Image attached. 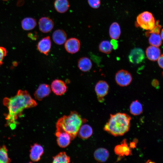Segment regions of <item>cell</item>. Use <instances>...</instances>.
Wrapping results in <instances>:
<instances>
[{"label": "cell", "mask_w": 163, "mask_h": 163, "mask_svg": "<svg viewBox=\"0 0 163 163\" xmlns=\"http://www.w3.org/2000/svg\"><path fill=\"white\" fill-rule=\"evenodd\" d=\"M113 46L110 42L107 40L101 41L99 45V50L102 53L109 54L112 51Z\"/></svg>", "instance_id": "26"}, {"label": "cell", "mask_w": 163, "mask_h": 163, "mask_svg": "<svg viewBox=\"0 0 163 163\" xmlns=\"http://www.w3.org/2000/svg\"><path fill=\"white\" fill-rule=\"evenodd\" d=\"M115 153L120 157L128 156L131 154L130 149L128 147L126 139H124L120 145L116 146L114 148Z\"/></svg>", "instance_id": "16"}, {"label": "cell", "mask_w": 163, "mask_h": 163, "mask_svg": "<svg viewBox=\"0 0 163 163\" xmlns=\"http://www.w3.org/2000/svg\"><path fill=\"white\" fill-rule=\"evenodd\" d=\"M3 0V1H8V0Z\"/></svg>", "instance_id": "36"}, {"label": "cell", "mask_w": 163, "mask_h": 163, "mask_svg": "<svg viewBox=\"0 0 163 163\" xmlns=\"http://www.w3.org/2000/svg\"><path fill=\"white\" fill-rule=\"evenodd\" d=\"M109 88L108 84L104 81L100 80L97 83L94 90L99 102L104 101V98L108 94Z\"/></svg>", "instance_id": "6"}, {"label": "cell", "mask_w": 163, "mask_h": 163, "mask_svg": "<svg viewBox=\"0 0 163 163\" xmlns=\"http://www.w3.org/2000/svg\"><path fill=\"white\" fill-rule=\"evenodd\" d=\"M109 34L112 40H117L121 34V30L119 24L116 22L113 23L109 28Z\"/></svg>", "instance_id": "22"}, {"label": "cell", "mask_w": 163, "mask_h": 163, "mask_svg": "<svg viewBox=\"0 0 163 163\" xmlns=\"http://www.w3.org/2000/svg\"><path fill=\"white\" fill-rule=\"evenodd\" d=\"M92 133L93 130L91 127L88 124H85L81 126L77 134L80 138L86 139L90 137Z\"/></svg>", "instance_id": "19"}, {"label": "cell", "mask_w": 163, "mask_h": 163, "mask_svg": "<svg viewBox=\"0 0 163 163\" xmlns=\"http://www.w3.org/2000/svg\"><path fill=\"white\" fill-rule=\"evenodd\" d=\"M110 43L112 44L113 47L114 48L116 49V47H117L118 45L117 42H116V40H112L111 41Z\"/></svg>", "instance_id": "33"}, {"label": "cell", "mask_w": 163, "mask_h": 163, "mask_svg": "<svg viewBox=\"0 0 163 163\" xmlns=\"http://www.w3.org/2000/svg\"><path fill=\"white\" fill-rule=\"evenodd\" d=\"M161 37L162 39L163 40V29H162L161 31Z\"/></svg>", "instance_id": "35"}, {"label": "cell", "mask_w": 163, "mask_h": 163, "mask_svg": "<svg viewBox=\"0 0 163 163\" xmlns=\"http://www.w3.org/2000/svg\"><path fill=\"white\" fill-rule=\"evenodd\" d=\"M115 79L118 85L124 87L130 85L132 81V77L131 74L128 71L121 69L116 73Z\"/></svg>", "instance_id": "5"}, {"label": "cell", "mask_w": 163, "mask_h": 163, "mask_svg": "<svg viewBox=\"0 0 163 163\" xmlns=\"http://www.w3.org/2000/svg\"><path fill=\"white\" fill-rule=\"evenodd\" d=\"M3 102L8 110L5 119L8 124L12 129L16 127L18 117L21 114L24 109L37 105L36 102L27 91L21 90L18 91L15 96L10 98H5Z\"/></svg>", "instance_id": "1"}, {"label": "cell", "mask_w": 163, "mask_h": 163, "mask_svg": "<svg viewBox=\"0 0 163 163\" xmlns=\"http://www.w3.org/2000/svg\"><path fill=\"white\" fill-rule=\"evenodd\" d=\"M131 120L130 117L125 113L110 114L104 129L114 136L123 135L129 130Z\"/></svg>", "instance_id": "3"}, {"label": "cell", "mask_w": 163, "mask_h": 163, "mask_svg": "<svg viewBox=\"0 0 163 163\" xmlns=\"http://www.w3.org/2000/svg\"><path fill=\"white\" fill-rule=\"evenodd\" d=\"M138 26L147 30H151L155 25L154 18L152 14L148 11H144L139 14L136 18Z\"/></svg>", "instance_id": "4"}, {"label": "cell", "mask_w": 163, "mask_h": 163, "mask_svg": "<svg viewBox=\"0 0 163 163\" xmlns=\"http://www.w3.org/2000/svg\"><path fill=\"white\" fill-rule=\"evenodd\" d=\"M150 35L149 39V44L156 47L160 46L161 44V38L159 34L151 33L149 34Z\"/></svg>", "instance_id": "27"}, {"label": "cell", "mask_w": 163, "mask_h": 163, "mask_svg": "<svg viewBox=\"0 0 163 163\" xmlns=\"http://www.w3.org/2000/svg\"><path fill=\"white\" fill-rule=\"evenodd\" d=\"M157 60L159 67L163 69V54L160 55ZM162 75L163 77V71L162 72Z\"/></svg>", "instance_id": "31"}, {"label": "cell", "mask_w": 163, "mask_h": 163, "mask_svg": "<svg viewBox=\"0 0 163 163\" xmlns=\"http://www.w3.org/2000/svg\"><path fill=\"white\" fill-rule=\"evenodd\" d=\"M142 104L137 100L133 101L130 106V113L135 116L140 114L142 112Z\"/></svg>", "instance_id": "24"}, {"label": "cell", "mask_w": 163, "mask_h": 163, "mask_svg": "<svg viewBox=\"0 0 163 163\" xmlns=\"http://www.w3.org/2000/svg\"><path fill=\"white\" fill-rule=\"evenodd\" d=\"M28 37L33 40H36L37 38V35L36 33H30L28 34Z\"/></svg>", "instance_id": "32"}, {"label": "cell", "mask_w": 163, "mask_h": 163, "mask_svg": "<svg viewBox=\"0 0 163 163\" xmlns=\"http://www.w3.org/2000/svg\"><path fill=\"white\" fill-rule=\"evenodd\" d=\"M145 53L149 60L154 61L157 60L160 56L161 51L158 47L152 45L146 48Z\"/></svg>", "instance_id": "17"}, {"label": "cell", "mask_w": 163, "mask_h": 163, "mask_svg": "<svg viewBox=\"0 0 163 163\" xmlns=\"http://www.w3.org/2000/svg\"><path fill=\"white\" fill-rule=\"evenodd\" d=\"M145 57L144 52L142 49L135 48L131 50L128 58L131 63L138 64L142 62Z\"/></svg>", "instance_id": "7"}, {"label": "cell", "mask_w": 163, "mask_h": 163, "mask_svg": "<svg viewBox=\"0 0 163 163\" xmlns=\"http://www.w3.org/2000/svg\"><path fill=\"white\" fill-rule=\"evenodd\" d=\"M136 142H132L131 143L130 147L131 148H134L136 146Z\"/></svg>", "instance_id": "34"}, {"label": "cell", "mask_w": 163, "mask_h": 163, "mask_svg": "<svg viewBox=\"0 0 163 163\" xmlns=\"http://www.w3.org/2000/svg\"><path fill=\"white\" fill-rule=\"evenodd\" d=\"M50 86L47 84H42L39 85L35 91L34 95L35 98L39 101L48 96L51 92Z\"/></svg>", "instance_id": "10"}, {"label": "cell", "mask_w": 163, "mask_h": 163, "mask_svg": "<svg viewBox=\"0 0 163 163\" xmlns=\"http://www.w3.org/2000/svg\"><path fill=\"white\" fill-rule=\"evenodd\" d=\"M83 120L78 112L71 111L68 115L64 116L58 120L56 124V131L67 133L72 140L77 136Z\"/></svg>", "instance_id": "2"}, {"label": "cell", "mask_w": 163, "mask_h": 163, "mask_svg": "<svg viewBox=\"0 0 163 163\" xmlns=\"http://www.w3.org/2000/svg\"><path fill=\"white\" fill-rule=\"evenodd\" d=\"M109 157V152L105 148H98L96 149L94 153V159L100 162H105L108 159Z\"/></svg>", "instance_id": "20"}, {"label": "cell", "mask_w": 163, "mask_h": 163, "mask_svg": "<svg viewBox=\"0 0 163 163\" xmlns=\"http://www.w3.org/2000/svg\"><path fill=\"white\" fill-rule=\"evenodd\" d=\"M7 51L4 47H0V66L2 64V61L4 57L6 56Z\"/></svg>", "instance_id": "30"}, {"label": "cell", "mask_w": 163, "mask_h": 163, "mask_svg": "<svg viewBox=\"0 0 163 163\" xmlns=\"http://www.w3.org/2000/svg\"><path fill=\"white\" fill-rule=\"evenodd\" d=\"M43 153L44 149L42 146L38 143H34L31 146L30 158L33 161H38L40 159Z\"/></svg>", "instance_id": "13"}, {"label": "cell", "mask_w": 163, "mask_h": 163, "mask_svg": "<svg viewBox=\"0 0 163 163\" xmlns=\"http://www.w3.org/2000/svg\"><path fill=\"white\" fill-rule=\"evenodd\" d=\"M54 5L56 10L61 13L67 11L70 6L68 0H55Z\"/></svg>", "instance_id": "21"}, {"label": "cell", "mask_w": 163, "mask_h": 163, "mask_svg": "<svg viewBox=\"0 0 163 163\" xmlns=\"http://www.w3.org/2000/svg\"><path fill=\"white\" fill-rule=\"evenodd\" d=\"M10 161L6 146L5 145L0 146V163H9Z\"/></svg>", "instance_id": "28"}, {"label": "cell", "mask_w": 163, "mask_h": 163, "mask_svg": "<svg viewBox=\"0 0 163 163\" xmlns=\"http://www.w3.org/2000/svg\"><path fill=\"white\" fill-rule=\"evenodd\" d=\"M67 34L61 29H57L54 31L52 34V39L54 42L59 45L64 44L67 39Z\"/></svg>", "instance_id": "15"}, {"label": "cell", "mask_w": 163, "mask_h": 163, "mask_svg": "<svg viewBox=\"0 0 163 163\" xmlns=\"http://www.w3.org/2000/svg\"><path fill=\"white\" fill-rule=\"evenodd\" d=\"M53 163H67L70 162V158L65 152H61L53 158Z\"/></svg>", "instance_id": "25"}, {"label": "cell", "mask_w": 163, "mask_h": 163, "mask_svg": "<svg viewBox=\"0 0 163 163\" xmlns=\"http://www.w3.org/2000/svg\"><path fill=\"white\" fill-rule=\"evenodd\" d=\"M89 5L93 8H97L101 4L100 0H88Z\"/></svg>", "instance_id": "29"}, {"label": "cell", "mask_w": 163, "mask_h": 163, "mask_svg": "<svg viewBox=\"0 0 163 163\" xmlns=\"http://www.w3.org/2000/svg\"><path fill=\"white\" fill-rule=\"evenodd\" d=\"M37 46V50L40 53L47 56L51 46L50 37L47 36L42 38L38 42Z\"/></svg>", "instance_id": "12"}, {"label": "cell", "mask_w": 163, "mask_h": 163, "mask_svg": "<svg viewBox=\"0 0 163 163\" xmlns=\"http://www.w3.org/2000/svg\"><path fill=\"white\" fill-rule=\"evenodd\" d=\"M36 25L37 22L35 19L30 17L25 18L21 21L22 27L25 30H32Z\"/></svg>", "instance_id": "23"}, {"label": "cell", "mask_w": 163, "mask_h": 163, "mask_svg": "<svg viewBox=\"0 0 163 163\" xmlns=\"http://www.w3.org/2000/svg\"><path fill=\"white\" fill-rule=\"evenodd\" d=\"M80 42L75 38H71L67 40L64 44V47L67 52L71 54L78 52L80 47Z\"/></svg>", "instance_id": "9"}, {"label": "cell", "mask_w": 163, "mask_h": 163, "mask_svg": "<svg viewBox=\"0 0 163 163\" xmlns=\"http://www.w3.org/2000/svg\"><path fill=\"white\" fill-rule=\"evenodd\" d=\"M92 65L91 59L86 57H81L78 61V67L83 72H87L90 71L92 67Z\"/></svg>", "instance_id": "18"}, {"label": "cell", "mask_w": 163, "mask_h": 163, "mask_svg": "<svg viewBox=\"0 0 163 163\" xmlns=\"http://www.w3.org/2000/svg\"><path fill=\"white\" fill-rule=\"evenodd\" d=\"M55 135L57 137V144L60 147L65 148L70 144L71 139L67 133L63 132L56 131Z\"/></svg>", "instance_id": "14"}, {"label": "cell", "mask_w": 163, "mask_h": 163, "mask_svg": "<svg viewBox=\"0 0 163 163\" xmlns=\"http://www.w3.org/2000/svg\"><path fill=\"white\" fill-rule=\"evenodd\" d=\"M51 90L57 96H61L66 91L67 87L65 83L63 81L56 79L51 83Z\"/></svg>", "instance_id": "8"}, {"label": "cell", "mask_w": 163, "mask_h": 163, "mask_svg": "<svg viewBox=\"0 0 163 163\" xmlns=\"http://www.w3.org/2000/svg\"><path fill=\"white\" fill-rule=\"evenodd\" d=\"M39 27L40 30L44 33L50 31L54 26L53 20L47 17L41 18L39 21Z\"/></svg>", "instance_id": "11"}]
</instances>
